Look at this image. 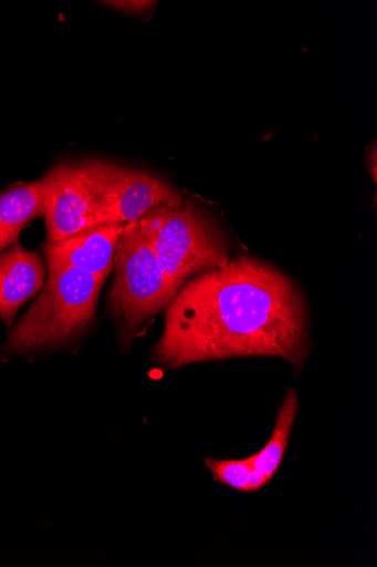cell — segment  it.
I'll list each match as a JSON object with an SVG mask.
<instances>
[{"label": "cell", "mask_w": 377, "mask_h": 567, "mask_svg": "<svg viewBox=\"0 0 377 567\" xmlns=\"http://www.w3.org/2000/svg\"><path fill=\"white\" fill-rule=\"evenodd\" d=\"M308 308L297 284L253 256L189 280L151 349L165 370L239 357H277L300 372L310 353Z\"/></svg>", "instance_id": "6da1fadb"}, {"label": "cell", "mask_w": 377, "mask_h": 567, "mask_svg": "<svg viewBox=\"0 0 377 567\" xmlns=\"http://www.w3.org/2000/svg\"><path fill=\"white\" fill-rule=\"evenodd\" d=\"M46 268L42 291L9 333L3 358L67 349L93 328L104 281L73 268Z\"/></svg>", "instance_id": "7a4b0ae2"}, {"label": "cell", "mask_w": 377, "mask_h": 567, "mask_svg": "<svg viewBox=\"0 0 377 567\" xmlns=\"http://www.w3.org/2000/svg\"><path fill=\"white\" fill-rule=\"evenodd\" d=\"M136 224L151 244L175 295L195 277L231 261L224 230L190 198L160 204Z\"/></svg>", "instance_id": "3957f363"}, {"label": "cell", "mask_w": 377, "mask_h": 567, "mask_svg": "<svg viewBox=\"0 0 377 567\" xmlns=\"http://www.w3.org/2000/svg\"><path fill=\"white\" fill-rule=\"evenodd\" d=\"M114 270L106 312L115 324L121 350L127 353L138 332L160 312H166L176 295L160 270L151 244L136 223L126 225Z\"/></svg>", "instance_id": "277c9868"}, {"label": "cell", "mask_w": 377, "mask_h": 567, "mask_svg": "<svg viewBox=\"0 0 377 567\" xmlns=\"http://www.w3.org/2000/svg\"><path fill=\"white\" fill-rule=\"evenodd\" d=\"M106 169L107 162H70L56 165L42 178L46 241L103 225Z\"/></svg>", "instance_id": "5b68a950"}, {"label": "cell", "mask_w": 377, "mask_h": 567, "mask_svg": "<svg viewBox=\"0 0 377 567\" xmlns=\"http://www.w3.org/2000/svg\"><path fill=\"white\" fill-rule=\"evenodd\" d=\"M182 197L165 178L146 171L107 163L102 224L136 223L156 206Z\"/></svg>", "instance_id": "8992f818"}, {"label": "cell", "mask_w": 377, "mask_h": 567, "mask_svg": "<svg viewBox=\"0 0 377 567\" xmlns=\"http://www.w3.org/2000/svg\"><path fill=\"white\" fill-rule=\"evenodd\" d=\"M125 224H103L59 241H45L46 266L73 268L105 281L114 270L115 255Z\"/></svg>", "instance_id": "52a82bcc"}, {"label": "cell", "mask_w": 377, "mask_h": 567, "mask_svg": "<svg viewBox=\"0 0 377 567\" xmlns=\"http://www.w3.org/2000/svg\"><path fill=\"white\" fill-rule=\"evenodd\" d=\"M46 275L42 257L19 243L0 252V321L11 326L19 309L43 288Z\"/></svg>", "instance_id": "ba28073f"}, {"label": "cell", "mask_w": 377, "mask_h": 567, "mask_svg": "<svg viewBox=\"0 0 377 567\" xmlns=\"http://www.w3.org/2000/svg\"><path fill=\"white\" fill-rule=\"evenodd\" d=\"M43 216V181L18 183L0 193V252L15 245L24 227Z\"/></svg>", "instance_id": "9c48e42d"}, {"label": "cell", "mask_w": 377, "mask_h": 567, "mask_svg": "<svg viewBox=\"0 0 377 567\" xmlns=\"http://www.w3.org/2000/svg\"><path fill=\"white\" fill-rule=\"evenodd\" d=\"M300 409L297 391L289 389L279 411L272 437L262 450L251 455L253 472L249 493L258 492L276 475L289 447L294 422Z\"/></svg>", "instance_id": "30bf717a"}, {"label": "cell", "mask_w": 377, "mask_h": 567, "mask_svg": "<svg viewBox=\"0 0 377 567\" xmlns=\"http://www.w3.org/2000/svg\"><path fill=\"white\" fill-rule=\"evenodd\" d=\"M205 465L214 481L240 492L250 488L253 472L252 456L241 460H218L207 457Z\"/></svg>", "instance_id": "8fae6325"}, {"label": "cell", "mask_w": 377, "mask_h": 567, "mask_svg": "<svg viewBox=\"0 0 377 567\" xmlns=\"http://www.w3.org/2000/svg\"><path fill=\"white\" fill-rule=\"evenodd\" d=\"M100 4L126 14L145 17L154 11L157 2H148V0H116L114 2L111 0V2H100Z\"/></svg>", "instance_id": "7c38bea8"}, {"label": "cell", "mask_w": 377, "mask_h": 567, "mask_svg": "<svg viewBox=\"0 0 377 567\" xmlns=\"http://www.w3.org/2000/svg\"><path fill=\"white\" fill-rule=\"evenodd\" d=\"M367 167L369 171V175L373 178L374 184H376V175H377V150L376 143L374 142L371 147L367 150Z\"/></svg>", "instance_id": "4fadbf2b"}]
</instances>
